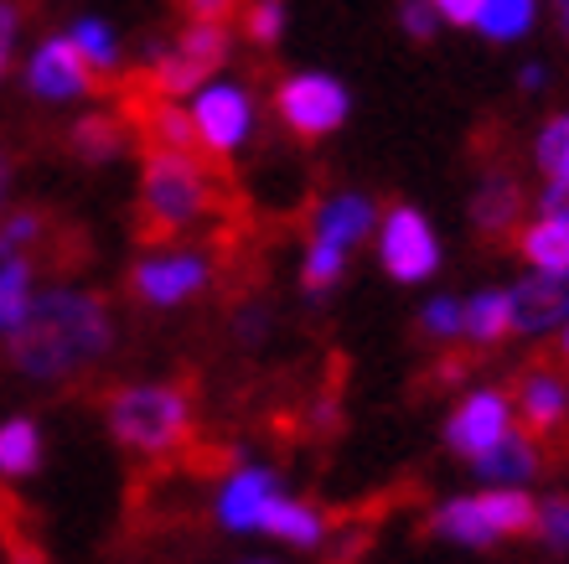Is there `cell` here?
<instances>
[{
    "label": "cell",
    "mask_w": 569,
    "mask_h": 564,
    "mask_svg": "<svg viewBox=\"0 0 569 564\" xmlns=\"http://www.w3.org/2000/svg\"><path fill=\"white\" fill-rule=\"evenodd\" d=\"M249 564H270V560H249Z\"/></svg>",
    "instance_id": "41"
},
{
    "label": "cell",
    "mask_w": 569,
    "mask_h": 564,
    "mask_svg": "<svg viewBox=\"0 0 569 564\" xmlns=\"http://www.w3.org/2000/svg\"><path fill=\"white\" fill-rule=\"evenodd\" d=\"M6 192H11V150L0 146V218H6Z\"/></svg>",
    "instance_id": "37"
},
{
    "label": "cell",
    "mask_w": 569,
    "mask_h": 564,
    "mask_svg": "<svg viewBox=\"0 0 569 564\" xmlns=\"http://www.w3.org/2000/svg\"><path fill=\"white\" fill-rule=\"evenodd\" d=\"M42 466V431L31 419L0 425V476H31Z\"/></svg>",
    "instance_id": "22"
},
{
    "label": "cell",
    "mask_w": 569,
    "mask_h": 564,
    "mask_svg": "<svg viewBox=\"0 0 569 564\" xmlns=\"http://www.w3.org/2000/svg\"><path fill=\"white\" fill-rule=\"evenodd\" d=\"M539 456H543V451H539V441H533V435L508 431L492 451H487V456L477 461V466H481V476H487V482H523V476H533L543 466Z\"/></svg>",
    "instance_id": "19"
},
{
    "label": "cell",
    "mask_w": 569,
    "mask_h": 564,
    "mask_svg": "<svg viewBox=\"0 0 569 564\" xmlns=\"http://www.w3.org/2000/svg\"><path fill=\"white\" fill-rule=\"evenodd\" d=\"M399 21H405V31L415 37V42H430V37H435V21H440V16H435L430 0H405V6H399Z\"/></svg>",
    "instance_id": "32"
},
{
    "label": "cell",
    "mask_w": 569,
    "mask_h": 564,
    "mask_svg": "<svg viewBox=\"0 0 569 564\" xmlns=\"http://www.w3.org/2000/svg\"><path fill=\"white\" fill-rule=\"evenodd\" d=\"M512 332H555L569 321V269H539L512 285Z\"/></svg>",
    "instance_id": "12"
},
{
    "label": "cell",
    "mask_w": 569,
    "mask_h": 564,
    "mask_svg": "<svg viewBox=\"0 0 569 564\" xmlns=\"http://www.w3.org/2000/svg\"><path fill=\"white\" fill-rule=\"evenodd\" d=\"M109 431L140 456H171L192 441V399L177 384H130L109 394Z\"/></svg>",
    "instance_id": "3"
},
{
    "label": "cell",
    "mask_w": 569,
    "mask_h": 564,
    "mask_svg": "<svg viewBox=\"0 0 569 564\" xmlns=\"http://www.w3.org/2000/svg\"><path fill=\"white\" fill-rule=\"evenodd\" d=\"M27 83L31 93L42 99H73V93H109V83L89 68V58L78 52L73 37H52V42L31 58L27 68Z\"/></svg>",
    "instance_id": "10"
},
{
    "label": "cell",
    "mask_w": 569,
    "mask_h": 564,
    "mask_svg": "<svg viewBox=\"0 0 569 564\" xmlns=\"http://www.w3.org/2000/svg\"><path fill=\"white\" fill-rule=\"evenodd\" d=\"M316 224V238H331V244H358V238H368V228H373V202L358 192H342V197H327L321 208L311 212Z\"/></svg>",
    "instance_id": "16"
},
{
    "label": "cell",
    "mask_w": 569,
    "mask_h": 564,
    "mask_svg": "<svg viewBox=\"0 0 569 564\" xmlns=\"http://www.w3.org/2000/svg\"><path fill=\"white\" fill-rule=\"evenodd\" d=\"M177 11L187 16V21H212V27H228V21L243 11V0H177Z\"/></svg>",
    "instance_id": "30"
},
{
    "label": "cell",
    "mask_w": 569,
    "mask_h": 564,
    "mask_svg": "<svg viewBox=\"0 0 569 564\" xmlns=\"http://www.w3.org/2000/svg\"><path fill=\"white\" fill-rule=\"evenodd\" d=\"M259 528L270 538H284V544H300V550H311L316 538H321V513L311 503H290V497H270L264 507V518Z\"/></svg>",
    "instance_id": "21"
},
{
    "label": "cell",
    "mask_w": 569,
    "mask_h": 564,
    "mask_svg": "<svg viewBox=\"0 0 569 564\" xmlns=\"http://www.w3.org/2000/svg\"><path fill=\"white\" fill-rule=\"evenodd\" d=\"M208 285V259L202 254H146L130 265V296L146 306H181Z\"/></svg>",
    "instance_id": "9"
},
{
    "label": "cell",
    "mask_w": 569,
    "mask_h": 564,
    "mask_svg": "<svg viewBox=\"0 0 569 564\" xmlns=\"http://www.w3.org/2000/svg\"><path fill=\"white\" fill-rule=\"evenodd\" d=\"M477 27L487 31V42H518L533 27V0H481Z\"/></svg>",
    "instance_id": "25"
},
{
    "label": "cell",
    "mask_w": 569,
    "mask_h": 564,
    "mask_svg": "<svg viewBox=\"0 0 569 564\" xmlns=\"http://www.w3.org/2000/svg\"><path fill=\"white\" fill-rule=\"evenodd\" d=\"M461 337H471L487 353L502 337H512V300L502 290H481L461 306Z\"/></svg>",
    "instance_id": "18"
},
{
    "label": "cell",
    "mask_w": 569,
    "mask_h": 564,
    "mask_svg": "<svg viewBox=\"0 0 569 564\" xmlns=\"http://www.w3.org/2000/svg\"><path fill=\"white\" fill-rule=\"evenodd\" d=\"M284 27V0H249L243 6V31L254 37L259 47H270Z\"/></svg>",
    "instance_id": "29"
},
{
    "label": "cell",
    "mask_w": 569,
    "mask_h": 564,
    "mask_svg": "<svg viewBox=\"0 0 569 564\" xmlns=\"http://www.w3.org/2000/svg\"><path fill=\"white\" fill-rule=\"evenodd\" d=\"M342 244H331V238H311V249H306V265H300V285H306V296H327L337 290L342 280Z\"/></svg>",
    "instance_id": "26"
},
{
    "label": "cell",
    "mask_w": 569,
    "mask_h": 564,
    "mask_svg": "<svg viewBox=\"0 0 569 564\" xmlns=\"http://www.w3.org/2000/svg\"><path fill=\"white\" fill-rule=\"evenodd\" d=\"M539 534H543V544L569 550V497H555V503L539 507Z\"/></svg>",
    "instance_id": "31"
},
{
    "label": "cell",
    "mask_w": 569,
    "mask_h": 564,
    "mask_svg": "<svg viewBox=\"0 0 569 564\" xmlns=\"http://www.w3.org/2000/svg\"><path fill=\"white\" fill-rule=\"evenodd\" d=\"M555 16H559V31L569 37V0H555Z\"/></svg>",
    "instance_id": "39"
},
{
    "label": "cell",
    "mask_w": 569,
    "mask_h": 564,
    "mask_svg": "<svg viewBox=\"0 0 569 564\" xmlns=\"http://www.w3.org/2000/svg\"><path fill=\"white\" fill-rule=\"evenodd\" d=\"M124 140H130V125L114 119V115H83L73 130H68V150H73L78 161H89V166L114 161V156L124 150Z\"/></svg>",
    "instance_id": "17"
},
{
    "label": "cell",
    "mask_w": 569,
    "mask_h": 564,
    "mask_svg": "<svg viewBox=\"0 0 569 564\" xmlns=\"http://www.w3.org/2000/svg\"><path fill=\"white\" fill-rule=\"evenodd\" d=\"M218 181L233 187L228 177L208 171L192 156H146L140 171V208H136V244L161 249L181 234L187 224H197L202 212L218 208Z\"/></svg>",
    "instance_id": "2"
},
{
    "label": "cell",
    "mask_w": 569,
    "mask_h": 564,
    "mask_svg": "<svg viewBox=\"0 0 569 564\" xmlns=\"http://www.w3.org/2000/svg\"><path fill=\"white\" fill-rule=\"evenodd\" d=\"M228 62V27H212V21H187L171 47H150V62L136 68V73H124L130 83L150 93H166V99H177V93H192L202 89L218 68Z\"/></svg>",
    "instance_id": "4"
},
{
    "label": "cell",
    "mask_w": 569,
    "mask_h": 564,
    "mask_svg": "<svg viewBox=\"0 0 569 564\" xmlns=\"http://www.w3.org/2000/svg\"><path fill=\"white\" fill-rule=\"evenodd\" d=\"M31 275L37 269L27 265V259H0V332L11 337L16 327H21V316H27L31 306Z\"/></svg>",
    "instance_id": "23"
},
{
    "label": "cell",
    "mask_w": 569,
    "mask_h": 564,
    "mask_svg": "<svg viewBox=\"0 0 569 564\" xmlns=\"http://www.w3.org/2000/svg\"><path fill=\"white\" fill-rule=\"evenodd\" d=\"M539 166L549 177H569V115L549 119L539 135Z\"/></svg>",
    "instance_id": "27"
},
{
    "label": "cell",
    "mask_w": 569,
    "mask_h": 564,
    "mask_svg": "<svg viewBox=\"0 0 569 564\" xmlns=\"http://www.w3.org/2000/svg\"><path fill=\"white\" fill-rule=\"evenodd\" d=\"M518 83H523V89H539V83H543V68H539V62H528L523 73H518Z\"/></svg>",
    "instance_id": "38"
},
{
    "label": "cell",
    "mask_w": 569,
    "mask_h": 564,
    "mask_svg": "<svg viewBox=\"0 0 569 564\" xmlns=\"http://www.w3.org/2000/svg\"><path fill=\"white\" fill-rule=\"evenodd\" d=\"M508 404H512V415H518V431L533 435L539 451H543V441L565 435V425H569V388L549 363H528V368L512 373Z\"/></svg>",
    "instance_id": "7"
},
{
    "label": "cell",
    "mask_w": 569,
    "mask_h": 564,
    "mask_svg": "<svg viewBox=\"0 0 569 564\" xmlns=\"http://www.w3.org/2000/svg\"><path fill=\"white\" fill-rule=\"evenodd\" d=\"M415 332L425 342H456L461 337V306L456 300H430L420 311V321H415Z\"/></svg>",
    "instance_id": "28"
},
{
    "label": "cell",
    "mask_w": 569,
    "mask_h": 564,
    "mask_svg": "<svg viewBox=\"0 0 569 564\" xmlns=\"http://www.w3.org/2000/svg\"><path fill=\"white\" fill-rule=\"evenodd\" d=\"M559 357H565V363H569V332H565V342H559Z\"/></svg>",
    "instance_id": "40"
},
{
    "label": "cell",
    "mask_w": 569,
    "mask_h": 564,
    "mask_svg": "<svg viewBox=\"0 0 569 564\" xmlns=\"http://www.w3.org/2000/svg\"><path fill=\"white\" fill-rule=\"evenodd\" d=\"M539 528V503L528 492H481V497H456L430 518V534L456 538V544H492V538H523Z\"/></svg>",
    "instance_id": "5"
},
{
    "label": "cell",
    "mask_w": 569,
    "mask_h": 564,
    "mask_svg": "<svg viewBox=\"0 0 569 564\" xmlns=\"http://www.w3.org/2000/svg\"><path fill=\"white\" fill-rule=\"evenodd\" d=\"M192 119H197V130H202V140H208L218 156H228V150L249 135V99H243L239 89H208L197 99Z\"/></svg>",
    "instance_id": "14"
},
{
    "label": "cell",
    "mask_w": 569,
    "mask_h": 564,
    "mask_svg": "<svg viewBox=\"0 0 569 564\" xmlns=\"http://www.w3.org/2000/svg\"><path fill=\"white\" fill-rule=\"evenodd\" d=\"M109 337H114V321H109L104 296H93V290H47L27 306L6 353L27 378L58 384L68 373L89 368L93 357H104Z\"/></svg>",
    "instance_id": "1"
},
{
    "label": "cell",
    "mask_w": 569,
    "mask_h": 564,
    "mask_svg": "<svg viewBox=\"0 0 569 564\" xmlns=\"http://www.w3.org/2000/svg\"><path fill=\"white\" fill-rule=\"evenodd\" d=\"M523 212H528V192L518 177H492L471 197V228H477L481 244H508L518 238L523 228Z\"/></svg>",
    "instance_id": "13"
},
{
    "label": "cell",
    "mask_w": 569,
    "mask_h": 564,
    "mask_svg": "<svg viewBox=\"0 0 569 564\" xmlns=\"http://www.w3.org/2000/svg\"><path fill=\"white\" fill-rule=\"evenodd\" d=\"M430 6L450 27H477V16H481V0H430Z\"/></svg>",
    "instance_id": "34"
},
{
    "label": "cell",
    "mask_w": 569,
    "mask_h": 564,
    "mask_svg": "<svg viewBox=\"0 0 569 564\" xmlns=\"http://www.w3.org/2000/svg\"><path fill=\"white\" fill-rule=\"evenodd\" d=\"M274 115L284 119V130L296 140H327L331 130H342L347 119V89L327 73L284 78L274 89Z\"/></svg>",
    "instance_id": "6"
},
{
    "label": "cell",
    "mask_w": 569,
    "mask_h": 564,
    "mask_svg": "<svg viewBox=\"0 0 569 564\" xmlns=\"http://www.w3.org/2000/svg\"><path fill=\"white\" fill-rule=\"evenodd\" d=\"M512 254L533 259L539 269H569V218H543V224L518 228Z\"/></svg>",
    "instance_id": "20"
},
{
    "label": "cell",
    "mask_w": 569,
    "mask_h": 564,
    "mask_svg": "<svg viewBox=\"0 0 569 564\" xmlns=\"http://www.w3.org/2000/svg\"><path fill=\"white\" fill-rule=\"evenodd\" d=\"M508 431H512V404H508V394L487 388V394H471V399H466L461 409L450 415L446 446L456 451V456H466V461H481Z\"/></svg>",
    "instance_id": "11"
},
{
    "label": "cell",
    "mask_w": 569,
    "mask_h": 564,
    "mask_svg": "<svg viewBox=\"0 0 569 564\" xmlns=\"http://www.w3.org/2000/svg\"><path fill=\"white\" fill-rule=\"evenodd\" d=\"M378 254H383V269H389L393 280H430L435 269H440V244H435V228L425 224L420 208H399L389 212V224H383V238H378Z\"/></svg>",
    "instance_id": "8"
},
{
    "label": "cell",
    "mask_w": 569,
    "mask_h": 564,
    "mask_svg": "<svg viewBox=\"0 0 569 564\" xmlns=\"http://www.w3.org/2000/svg\"><path fill=\"white\" fill-rule=\"evenodd\" d=\"M270 497H280V487H274V472H233V482H228V492L218 497V518L228 523V528H259V518H264V507H270Z\"/></svg>",
    "instance_id": "15"
},
{
    "label": "cell",
    "mask_w": 569,
    "mask_h": 564,
    "mask_svg": "<svg viewBox=\"0 0 569 564\" xmlns=\"http://www.w3.org/2000/svg\"><path fill=\"white\" fill-rule=\"evenodd\" d=\"M16 27H21V6H16V0H0V78H6V68H11Z\"/></svg>",
    "instance_id": "33"
},
{
    "label": "cell",
    "mask_w": 569,
    "mask_h": 564,
    "mask_svg": "<svg viewBox=\"0 0 569 564\" xmlns=\"http://www.w3.org/2000/svg\"><path fill=\"white\" fill-rule=\"evenodd\" d=\"M73 42H78V52L89 58V68L99 78L109 83V93L120 89V52H114V37H109V27L104 21H78V31H73Z\"/></svg>",
    "instance_id": "24"
},
{
    "label": "cell",
    "mask_w": 569,
    "mask_h": 564,
    "mask_svg": "<svg viewBox=\"0 0 569 564\" xmlns=\"http://www.w3.org/2000/svg\"><path fill=\"white\" fill-rule=\"evenodd\" d=\"M264 327H270V311H264V306H249V311H239V321H233L239 342H259L264 337Z\"/></svg>",
    "instance_id": "35"
},
{
    "label": "cell",
    "mask_w": 569,
    "mask_h": 564,
    "mask_svg": "<svg viewBox=\"0 0 569 564\" xmlns=\"http://www.w3.org/2000/svg\"><path fill=\"white\" fill-rule=\"evenodd\" d=\"M549 218H569V177H555L549 181V192H543V202H539Z\"/></svg>",
    "instance_id": "36"
}]
</instances>
